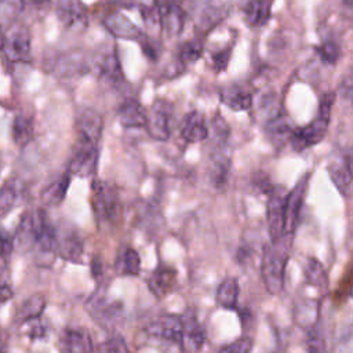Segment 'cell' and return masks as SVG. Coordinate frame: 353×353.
Returning a JSON list of instances; mask_svg holds the SVG:
<instances>
[{"mask_svg": "<svg viewBox=\"0 0 353 353\" xmlns=\"http://www.w3.org/2000/svg\"><path fill=\"white\" fill-rule=\"evenodd\" d=\"M294 240V233H285L277 240H270L263 247L261 259V273L263 284L269 294H280L284 285L285 268L290 258V251Z\"/></svg>", "mask_w": 353, "mask_h": 353, "instance_id": "1", "label": "cell"}, {"mask_svg": "<svg viewBox=\"0 0 353 353\" xmlns=\"http://www.w3.org/2000/svg\"><path fill=\"white\" fill-rule=\"evenodd\" d=\"M91 203L99 223H116L121 215V201L116 188L103 181H94Z\"/></svg>", "mask_w": 353, "mask_h": 353, "instance_id": "2", "label": "cell"}, {"mask_svg": "<svg viewBox=\"0 0 353 353\" xmlns=\"http://www.w3.org/2000/svg\"><path fill=\"white\" fill-rule=\"evenodd\" d=\"M1 52L10 62H26L32 52L29 29L19 22H12L4 29Z\"/></svg>", "mask_w": 353, "mask_h": 353, "instance_id": "3", "label": "cell"}, {"mask_svg": "<svg viewBox=\"0 0 353 353\" xmlns=\"http://www.w3.org/2000/svg\"><path fill=\"white\" fill-rule=\"evenodd\" d=\"M99 160V142L77 137L72 156L68 163L70 175L87 178L95 174Z\"/></svg>", "mask_w": 353, "mask_h": 353, "instance_id": "4", "label": "cell"}, {"mask_svg": "<svg viewBox=\"0 0 353 353\" xmlns=\"http://www.w3.org/2000/svg\"><path fill=\"white\" fill-rule=\"evenodd\" d=\"M48 219L41 208L28 210L21 215L14 236V245L21 250H32L40 237L41 232L47 226Z\"/></svg>", "mask_w": 353, "mask_h": 353, "instance_id": "5", "label": "cell"}, {"mask_svg": "<svg viewBox=\"0 0 353 353\" xmlns=\"http://www.w3.org/2000/svg\"><path fill=\"white\" fill-rule=\"evenodd\" d=\"M174 106L167 99H156L149 112H146L145 128L156 141H167L171 135V121Z\"/></svg>", "mask_w": 353, "mask_h": 353, "instance_id": "6", "label": "cell"}, {"mask_svg": "<svg viewBox=\"0 0 353 353\" xmlns=\"http://www.w3.org/2000/svg\"><path fill=\"white\" fill-rule=\"evenodd\" d=\"M330 116H324L317 113V116L306 125L298 127L292 130L290 142L295 152H302L305 149H309L317 143H320L328 130L330 124Z\"/></svg>", "mask_w": 353, "mask_h": 353, "instance_id": "7", "label": "cell"}, {"mask_svg": "<svg viewBox=\"0 0 353 353\" xmlns=\"http://www.w3.org/2000/svg\"><path fill=\"white\" fill-rule=\"evenodd\" d=\"M85 307L92 319L105 328L113 327L123 314V303L108 298L103 294H94L85 302Z\"/></svg>", "mask_w": 353, "mask_h": 353, "instance_id": "8", "label": "cell"}, {"mask_svg": "<svg viewBox=\"0 0 353 353\" xmlns=\"http://www.w3.org/2000/svg\"><path fill=\"white\" fill-rule=\"evenodd\" d=\"M285 197L287 190L283 186H273L268 194L266 204V221L270 240H277L284 232V218H285Z\"/></svg>", "mask_w": 353, "mask_h": 353, "instance_id": "9", "label": "cell"}, {"mask_svg": "<svg viewBox=\"0 0 353 353\" xmlns=\"http://www.w3.org/2000/svg\"><path fill=\"white\" fill-rule=\"evenodd\" d=\"M55 14L66 30L83 32L88 26V11L81 0H55Z\"/></svg>", "mask_w": 353, "mask_h": 353, "instance_id": "10", "label": "cell"}, {"mask_svg": "<svg viewBox=\"0 0 353 353\" xmlns=\"http://www.w3.org/2000/svg\"><path fill=\"white\" fill-rule=\"evenodd\" d=\"M181 317L179 346L185 353H200L205 341V332L193 309H188Z\"/></svg>", "mask_w": 353, "mask_h": 353, "instance_id": "11", "label": "cell"}, {"mask_svg": "<svg viewBox=\"0 0 353 353\" xmlns=\"http://www.w3.org/2000/svg\"><path fill=\"white\" fill-rule=\"evenodd\" d=\"M309 174H303L299 181L295 183V186L287 192L285 197V218H284V232L285 233H294L298 222L301 210L303 207V201L306 197V192L309 188Z\"/></svg>", "mask_w": 353, "mask_h": 353, "instance_id": "12", "label": "cell"}, {"mask_svg": "<svg viewBox=\"0 0 353 353\" xmlns=\"http://www.w3.org/2000/svg\"><path fill=\"white\" fill-rule=\"evenodd\" d=\"M159 10L160 29L168 36H178L186 22L188 12L179 0H154Z\"/></svg>", "mask_w": 353, "mask_h": 353, "instance_id": "13", "label": "cell"}, {"mask_svg": "<svg viewBox=\"0 0 353 353\" xmlns=\"http://www.w3.org/2000/svg\"><path fill=\"white\" fill-rule=\"evenodd\" d=\"M92 66L98 77L110 85H119L124 81V74L117 52L112 47L99 51V54L92 61Z\"/></svg>", "mask_w": 353, "mask_h": 353, "instance_id": "14", "label": "cell"}, {"mask_svg": "<svg viewBox=\"0 0 353 353\" xmlns=\"http://www.w3.org/2000/svg\"><path fill=\"white\" fill-rule=\"evenodd\" d=\"M181 328V317L176 314L165 313L154 317L146 325V334L157 341L179 345Z\"/></svg>", "mask_w": 353, "mask_h": 353, "instance_id": "15", "label": "cell"}, {"mask_svg": "<svg viewBox=\"0 0 353 353\" xmlns=\"http://www.w3.org/2000/svg\"><path fill=\"white\" fill-rule=\"evenodd\" d=\"M225 17V8L221 3L214 0L199 1L193 8L194 28L201 34L214 29Z\"/></svg>", "mask_w": 353, "mask_h": 353, "instance_id": "16", "label": "cell"}, {"mask_svg": "<svg viewBox=\"0 0 353 353\" xmlns=\"http://www.w3.org/2000/svg\"><path fill=\"white\" fill-rule=\"evenodd\" d=\"M59 353H94V343L88 332L80 328H65L58 338Z\"/></svg>", "mask_w": 353, "mask_h": 353, "instance_id": "17", "label": "cell"}, {"mask_svg": "<svg viewBox=\"0 0 353 353\" xmlns=\"http://www.w3.org/2000/svg\"><path fill=\"white\" fill-rule=\"evenodd\" d=\"M57 255L70 262H79L83 256V240L74 229H57Z\"/></svg>", "mask_w": 353, "mask_h": 353, "instance_id": "18", "label": "cell"}, {"mask_svg": "<svg viewBox=\"0 0 353 353\" xmlns=\"http://www.w3.org/2000/svg\"><path fill=\"white\" fill-rule=\"evenodd\" d=\"M102 23L114 37H119V39L135 40L141 43L146 36L135 23H132L125 15L120 12L108 14L103 18Z\"/></svg>", "mask_w": 353, "mask_h": 353, "instance_id": "19", "label": "cell"}, {"mask_svg": "<svg viewBox=\"0 0 353 353\" xmlns=\"http://www.w3.org/2000/svg\"><path fill=\"white\" fill-rule=\"evenodd\" d=\"M328 175L335 185V188L343 194L345 197H349L352 192V160L350 154L345 153L339 157L330 161L328 167Z\"/></svg>", "mask_w": 353, "mask_h": 353, "instance_id": "20", "label": "cell"}, {"mask_svg": "<svg viewBox=\"0 0 353 353\" xmlns=\"http://www.w3.org/2000/svg\"><path fill=\"white\" fill-rule=\"evenodd\" d=\"M221 102L234 112L248 110L252 108V94L241 84L230 83L219 88Z\"/></svg>", "mask_w": 353, "mask_h": 353, "instance_id": "21", "label": "cell"}, {"mask_svg": "<svg viewBox=\"0 0 353 353\" xmlns=\"http://www.w3.org/2000/svg\"><path fill=\"white\" fill-rule=\"evenodd\" d=\"M76 130L77 137L91 139L94 142H99L103 130V119L102 116L90 108H85L79 112L76 119Z\"/></svg>", "mask_w": 353, "mask_h": 353, "instance_id": "22", "label": "cell"}, {"mask_svg": "<svg viewBox=\"0 0 353 353\" xmlns=\"http://www.w3.org/2000/svg\"><path fill=\"white\" fill-rule=\"evenodd\" d=\"M87 68H88V63H87L84 55L77 51L61 54L52 65L54 73L62 79H70L73 76H80L87 70Z\"/></svg>", "mask_w": 353, "mask_h": 353, "instance_id": "23", "label": "cell"}, {"mask_svg": "<svg viewBox=\"0 0 353 353\" xmlns=\"http://www.w3.org/2000/svg\"><path fill=\"white\" fill-rule=\"evenodd\" d=\"M176 270L167 265H160L156 268L148 279V287L150 292L157 298H164L168 295L176 283Z\"/></svg>", "mask_w": 353, "mask_h": 353, "instance_id": "24", "label": "cell"}, {"mask_svg": "<svg viewBox=\"0 0 353 353\" xmlns=\"http://www.w3.org/2000/svg\"><path fill=\"white\" fill-rule=\"evenodd\" d=\"M181 135L189 143L205 141L208 138V127L203 113L197 110L188 113L181 124Z\"/></svg>", "mask_w": 353, "mask_h": 353, "instance_id": "25", "label": "cell"}, {"mask_svg": "<svg viewBox=\"0 0 353 353\" xmlns=\"http://www.w3.org/2000/svg\"><path fill=\"white\" fill-rule=\"evenodd\" d=\"M270 0H241L240 10L247 25L252 28L263 26L270 18Z\"/></svg>", "mask_w": 353, "mask_h": 353, "instance_id": "26", "label": "cell"}, {"mask_svg": "<svg viewBox=\"0 0 353 353\" xmlns=\"http://www.w3.org/2000/svg\"><path fill=\"white\" fill-rule=\"evenodd\" d=\"M223 148H216L210 156V167H208V178L214 188L223 189L228 183L229 170H230V159L223 153Z\"/></svg>", "mask_w": 353, "mask_h": 353, "instance_id": "27", "label": "cell"}, {"mask_svg": "<svg viewBox=\"0 0 353 353\" xmlns=\"http://www.w3.org/2000/svg\"><path fill=\"white\" fill-rule=\"evenodd\" d=\"M292 130L294 128L290 119L283 113L265 121V135L274 148H281L285 145L291 138Z\"/></svg>", "mask_w": 353, "mask_h": 353, "instance_id": "28", "label": "cell"}, {"mask_svg": "<svg viewBox=\"0 0 353 353\" xmlns=\"http://www.w3.org/2000/svg\"><path fill=\"white\" fill-rule=\"evenodd\" d=\"M23 183L17 176H10L0 188V218L12 211L23 197Z\"/></svg>", "mask_w": 353, "mask_h": 353, "instance_id": "29", "label": "cell"}, {"mask_svg": "<svg viewBox=\"0 0 353 353\" xmlns=\"http://www.w3.org/2000/svg\"><path fill=\"white\" fill-rule=\"evenodd\" d=\"M146 112L145 108L134 98L125 99L117 110L119 121L125 128H141L146 124Z\"/></svg>", "mask_w": 353, "mask_h": 353, "instance_id": "30", "label": "cell"}, {"mask_svg": "<svg viewBox=\"0 0 353 353\" xmlns=\"http://www.w3.org/2000/svg\"><path fill=\"white\" fill-rule=\"evenodd\" d=\"M70 185V174L66 171L65 174H62L61 176H58L57 179H54L52 182H50L40 194V199L43 201V204L50 205V207H55L59 205L69 189Z\"/></svg>", "mask_w": 353, "mask_h": 353, "instance_id": "31", "label": "cell"}, {"mask_svg": "<svg viewBox=\"0 0 353 353\" xmlns=\"http://www.w3.org/2000/svg\"><path fill=\"white\" fill-rule=\"evenodd\" d=\"M34 124L33 117L26 112H19L15 114L11 125V134L15 145L25 146L33 138Z\"/></svg>", "mask_w": 353, "mask_h": 353, "instance_id": "32", "label": "cell"}, {"mask_svg": "<svg viewBox=\"0 0 353 353\" xmlns=\"http://www.w3.org/2000/svg\"><path fill=\"white\" fill-rule=\"evenodd\" d=\"M294 319L298 323L299 327L302 328H312L319 323L320 319V303L313 299H305L301 301L295 306L294 312Z\"/></svg>", "mask_w": 353, "mask_h": 353, "instance_id": "33", "label": "cell"}, {"mask_svg": "<svg viewBox=\"0 0 353 353\" xmlns=\"http://www.w3.org/2000/svg\"><path fill=\"white\" fill-rule=\"evenodd\" d=\"M114 265H116V272L119 274L137 276L141 270L139 254L131 247H124L119 251Z\"/></svg>", "mask_w": 353, "mask_h": 353, "instance_id": "34", "label": "cell"}, {"mask_svg": "<svg viewBox=\"0 0 353 353\" xmlns=\"http://www.w3.org/2000/svg\"><path fill=\"white\" fill-rule=\"evenodd\" d=\"M239 281L236 277L225 279L216 288L215 299L223 309H236L239 299Z\"/></svg>", "mask_w": 353, "mask_h": 353, "instance_id": "35", "label": "cell"}, {"mask_svg": "<svg viewBox=\"0 0 353 353\" xmlns=\"http://www.w3.org/2000/svg\"><path fill=\"white\" fill-rule=\"evenodd\" d=\"M303 274L306 279V283L310 284L312 287L320 290L321 292L327 291L328 288V276L324 269V266L316 259V258H307L305 268H303Z\"/></svg>", "mask_w": 353, "mask_h": 353, "instance_id": "36", "label": "cell"}, {"mask_svg": "<svg viewBox=\"0 0 353 353\" xmlns=\"http://www.w3.org/2000/svg\"><path fill=\"white\" fill-rule=\"evenodd\" d=\"M44 309H46V298L41 294H33L22 302V305L17 312V317L21 323H23L26 320L40 317Z\"/></svg>", "mask_w": 353, "mask_h": 353, "instance_id": "37", "label": "cell"}, {"mask_svg": "<svg viewBox=\"0 0 353 353\" xmlns=\"http://www.w3.org/2000/svg\"><path fill=\"white\" fill-rule=\"evenodd\" d=\"M203 41L199 37L190 39L188 41H185L179 50H178V58L176 62L182 66L186 68L189 65H193L194 62H197L201 55H203Z\"/></svg>", "mask_w": 353, "mask_h": 353, "instance_id": "38", "label": "cell"}, {"mask_svg": "<svg viewBox=\"0 0 353 353\" xmlns=\"http://www.w3.org/2000/svg\"><path fill=\"white\" fill-rule=\"evenodd\" d=\"M252 101H256L258 113L263 117L265 121H268L281 113V108H280L277 95L272 91H263L256 97V99H252Z\"/></svg>", "mask_w": 353, "mask_h": 353, "instance_id": "39", "label": "cell"}, {"mask_svg": "<svg viewBox=\"0 0 353 353\" xmlns=\"http://www.w3.org/2000/svg\"><path fill=\"white\" fill-rule=\"evenodd\" d=\"M229 135L230 127L221 114H215V117L211 120V127L208 128V137L212 139L216 148H223Z\"/></svg>", "mask_w": 353, "mask_h": 353, "instance_id": "40", "label": "cell"}, {"mask_svg": "<svg viewBox=\"0 0 353 353\" xmlns=\"http://www.w3.org/2000/svg\"><path fill=\"white\" fill-rule=\"evenodd\" d=\"M22 10V0H0V26L6 29L8 25L15 22Z\"/></svg>", "mask_w": 353, "mask_h": 353, "instance_id": "41", "label": "cell"}, {"mask_svg": "<svg viewBox=\"0 0 353 353\" xmlns=\"http://www.w3.org/2000/svg\"><path fill=\"white\" fill-rule=\"evenodd\" d=\"M317 55L323 63L334 66L341 57V47L338 41H335L332 37H328L323 40L317 47Z\"/></svg>", "mask_w": 353, "mask_h": 353, "instance_id": "42", "label": "cell"}, {"mask_svg": "<svg viewBox=\"0 0 353 353\" xmlns=\"http://www.w3.org/2000/svg\"><path fill=\"white\" fill-rule=\"evenodd\" d=\"M306 353H327V345L319 323L307 330Z\"/></svg>", "mask_w": 353, "mask_h": 353, "instance_id": "43", "label": "cell"}, {"mask_svg": "<svg viewBox=\"0 0 353 353\" xmlns=\"http://www.w3.org/2000/svg\"><path fill=\"white\" fill-rule=\"evenodd\" d=\"M232 57V48L230 47H225V48H219L215 51H211L210 58H211V68L215 72H223L226 70L229 61Z\"/></svg>", "mask_w": 353, "mask_h": 353, "instance_id": "44", "label": "cell"}, {"mask_svg": "<svg viewBox=\"0 0 353 353\" xmlns=\"http://www.w3.org/2000/svg\"><path fill=\"white\" fill-rule=\"evenodd\" d=\"M99 353H128V347L121 336L113 335L101 343Z\"/></svg>", "mask_w": 353, "mask_h": 353, "instance_id": "45", "label": "cell"}, {"mask_svg": "<svg viewBox=\"0 0 353 353\" xmlns=\"http://www.w3.org/2000/svg\"><path fill=\"white\" fill-rule=\"evenodd\" d=\"M14 250V236L0 226V262L6 265Z\"/></svg>", "mask_w": 353, "mask_h": 353, "instance_id": "46", "label": "cell"}, {"mask_svg": "<svg viewBox=\"0 0 353 353\" xmlns=\"http://www.w3.org/2000/svg\"><path fill=\"white\" fill-rule=\"evenodd\" d=\"M252 339L248 336H241L233 342H230L229 345L223 346L221 349V353H251L252 350Z\"/></svg>", "mask_w": 353, "mask_h": 353, "instance_id": "47", "label": "cell"}, {"mask_svg": "<svg viewBox=\"0 0 353 353\" xmlns=\"http://www.w3.org/2000/svg\"><path fill=\"white\" fill-rule=\"evenodd\" d=\"M26 327V335L32 339H37V338H43L46 334V328L40 321V317L37 319H30L22 323Z\"/></svg>", "mask_w": 353, "mask_h": 353, "instance_id": "48", "label": "cell"}, {"mask_svg": "<svg viewBox=\"0 0 353 353\" xmlns=\"http://www.w3.org/2000/svg\"><path fill=\"white\" fill-rule=\"evenodd\" d=\"M23 8L28 6L34 11H46L51 3V0H22Z\"/></svg>", "mask_w": 353, "mask_h": 353, "instance_id": "49", "label": "cell"}, {"mask_svg": "<svg viewBox=\"0 0 353 353\" xmlns=\"http://www.w3.org/2000/svg\"><path fill=\"white\" fill-rule=\"evenodd\" d=\"M12 298V290L11 287L8 285V283L3 279L0 280V305L7 302L8 299Z\"/></svg>", "mask_w": 353, "mask_h": 353, "instance_id": "50", "label": "cell"}, {"mask_svg": "<svg viewBox=\"0 0 353 353\" xmlns=\"http://www.w3.org/2000/svg\"><path fill=\"white\" fill-rule=\"evenodd\" d=\"M91 265H92V274H101L102 273V266H101V261L95 256V258H92V262H91Z\"/></svg>", "mask_w": 353, "mask_h": 353, "instance_id": "51", "label": "cell"}, {"mask_svg": "<svg viewBox=\"0 0 353 353\" xmlns=\"http://www.w3.org/2000/svg\"><path fill=\"white\" fill-rule=\"evenodd\" d=\"M3 33H4V29L0 26V51H1V44H3Z\"/></svg>", "mask_w": 353, "mask_h": 353, "instance_id": "52", "label": "cell"}]
</instances>
